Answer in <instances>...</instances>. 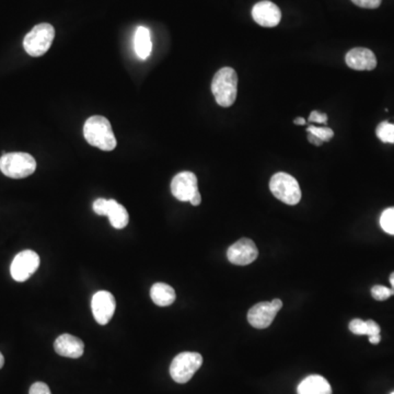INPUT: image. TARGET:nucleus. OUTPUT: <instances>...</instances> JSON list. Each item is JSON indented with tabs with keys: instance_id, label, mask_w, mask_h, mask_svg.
Instances as JSON below:
<instances>
[{
	"instance_id": "obj_1",
	"label": "nucleus",
	"mask_w": 394,
	"mask_h": 394,
	"mask_svg": "<svg viewBox=\"0 0 394 394\" xmlns=\"http://www.w3.org/2000/svg\"><path fill=\"white\" fill-rule=\"evenodd\" d=\"M83 136L91 146L104 152H112L118 145L111 123L101 115H94L85 121Z\"/></svg>"
},
{
	"instance_id": "obj_2",
	"label": "nucleus",
	"mask_w": 394,
	"mask_h": 394,
	"mask_svg": "<svg viewBox=\"0 0 394 394\" xmlns=\"http://www.w3.org/2000/svg\"><path fill=\"white\" fill-rule=\"evenodd\" d=\"M211 91L217 103L222 107H231L238 94V75L231 67H224L215 74Z\"/></svg>"
},
{
	"instance_id": "obj_3",
	"label": "nucleus",
	"mask_w": 394,
	"mask_h": 394,
	"mask_svg": "<svg viewBox=\"0 0 394 394\" xmlns=\"http://www.w3.org/2000/svg\"><path fill=\"white\" fill-rule=\"evenodd\" d=\"M37 161L27 152H3L0 158V171L11 178H24L34 174Z\"/></svg>"
},
{
	"instance_id": "obj_4",
	"label": "nucleus",
	"mask_w": 394,
	"mask_h": 394,
	"mask_svg": "<svg viewBox=\"0 0 394 394\" xmlns=\"http://www.w3.org/2000/svg\"><path fill=\"white\" fill-rule=\"evenodd\" d=\"M55 38V29L50 23L35 25L23 40V48L30 56H43L50 50Z\"/></svg>"
},
{
	"instance_id": "obj_5",
	"label": "nucleus",
	"mask_w": 394,
	"mask_h": 394,
	"mask_svg": "<svg viewBox=\"0 0 394 394\" xmlns=\"http://www.w3.org/2000/svg\"><path fill=\"white\" fill-rule=\"evenodd\" d=\"M269 189L277 200L287 205H297L301 200V189L299 183L293 176L278 172L269 181Z\"/></svg>"
},
{
	"instance_id": "obj_6",
	"label": "nucleus",
	"mask_w": 394,
	"mask_h": 394,
	"mask_svg": "<svg viewBox=\"0 0 394 394\" xmlns=\"http://www.w3.org/2000/svg\"><path fill=\"white\" fill-rule=\"evenodd\" d=\"M202 365V355L194 352L181 353L176 355L171 362V378L178 384H187Z\"/></svg>"
},
{
	"instance_id": "obj_7",
	"label": "nucleus",
	"mask_w": 394,
	"mask_h": 394,
	"mask_svg": "<svg viewBox=\"0 0 394 394\" xmlns=\"http://www.w3.org/2000/svg\"><path fill=\"white\" fill-rule=\"evenodd\" d=\"M282 308V301L274 299L272 301L260 302L252 307L248 312V321L253 328L258 330L269 328L276 317L277 312Z\"/></svg>"
},
{
	"instance_id": "obj_8",
	"label": "nucleus",
	"mask_w": 394,
	"mask_h": 394,
	"mask_svg": "<svg viewBox=\"0 0 394 394\" xmlns=\"http://www.w3.org/2000/svg\"><path fill=\"white\" fill-rule=\"evenodd\" d=\"M40 267V256L32 250H24L14 256L10 274L16 282H25Z\"/></svg>"
},
{
	"instance_id": "obj_9",
	"label": "nucleus",
	"mask_w": 394,
	"mask_h": 394,
	"mask_svg": "<svg viewBox=\"0 0 394 394\" xmlns=\"http://www.w3.org/2000/svg\"><path fill=\"white\" fill-rule=\"evenodd\" d=\"M116 302L114 296L110 291H100L94 293L91 301V309L98 324L105 325L114 315Z\"/></svg>"
},
{
	"instance_id": "obj_10",
	"label": "nucleus",
	"mask_w": 394,
	"mask_h": 394,
	"mask_svg": "<svg viewBox=\"0 0 394 394\" xmlns=\"http://www.w3.org/2000/svg\"><path fill=\"white\" fill-rule=\"evenodd\" d=\"M258 256V250L256 243L248 238H242L228 249L227 258L230 263L240 267H245L253 263Z\"/></svg>"
},
{
	"instance_id": "obj_11",
	"label": "nucleus",
	"mask_w": 394,
	"mask_h": 394,
	"mask_svg": "<svg viewBox=\"0 0 394 394\" xmlns=\"http://www.w3.org/2000/svg\"><path fill=\"white\" fill-rule=\"evenodd\" d=\"M197 191H198V181L193 172L184 171L172 178L171 192L180 202H189Z\"/></svg>"
},
{
	"instance_id": "obj_12",
	"label": "nucleus",
	"mask_w": 394,
	"mask_h": 394,
	"mask_svg": "<svg viewBox=\"0 0 394 394\" xmlns=\"http://www.w3.org/2000/svg\"><path fill=\"white\" fill-rule=\"evenodd\" d=\"M252 17L258 25L274 28L278 25L282 20V12L274 3L264 0L254 5L252 9Z\"/></svg>"
},
{
	"instance_id": "obj_13",
	"label": "nucleus",
	"mask_w": 394,
	"mask_h": 394,
	"mask_svg": "<svg viewBox=\"0 0 394 394\" xmlns=\"http://www.w3.org/2000/svg\"><path fill=\"white\" fill-rule=\"evenodd\" d=\"M345 61L347 66L354 70H373L377 67L375 55L368 48H353L346 54Z\"/></svg>"
},
{
	"instance_id": "obj_14",
	"label": "nucleus",
	"mask_w": 394,
	"mask_h": 394,
	"mask_svg": "<svg viewBox=\"0 0 394 394\" xmlns=\"http://www.w3.org/2000/svg\"><path fill=\"white\" fill-rule=\"evenodd\" d=\"M54 349L61 356L79 358L85 352V344L72 334H61L54 343Z\"/></svg>"
},
{
	"instance_id": "obj_15",
	"label": "nucleus",
	"mask_w": 394,
	"mask_h": 394,
	"mask_svg": "<svg viewBox=\"0 0 394 394\" xmlns=\"http://www.w3.org/2000/svg\"><path fill=\"white\" fill-rule=\"evenodd\" d=\"M298 394H332V388L326 379L319 375H312L301 381Z\"/></svg>"
},
{
	"instance_id": "obj_16",
	"label": "nucleus",
	"mask_w": 394,
	"mask_h": 394,
	"mask_svg": "<svg viewBox=\"0 0 394 394\" xmlns=\"http://www.w3.org/2000/svg\"><path fill=\"white\" fill-rule=\"evenodd\" d=\"M152 301L159 307H168L176 301V295L174 288L165 282H156L150 289Z\"/></svg>"
},
{
	"instance_id": "obj_17",
	"label": "nucleus",
	"mask_w": 394,
	"mask_h": 394,
	"mask_svg": "<svg viewBox=\"0 0 394 394\" xmlns=\"http://www.w3.org/2000/svg\"><path fill=\"white\" fill-rule=\"evenodd\" d=\"M107 216L109 217L110 222L115 229L125 228L129 221V215L124 206L118 204L115 200H109V209Z\"/></svg>"
},
{
	"instance_id": "obj_18",
	"label": "nucleus",
	"mask_w": 394,
	"mask_h": 394,
	"mask_svg": "<svg viewBox=\"0 0 394 394\" xmlns=\"http://www.w3.org/2000/svg\"><path fill=\"white\" fill-rule=\"evenodd\" d=\"M135 52L141 59H147L150 56L152 50V39L149 30L145 27H139L135 33Z\"/></svg>"
},
{
	"instance_id": "obj_19",
	"label": "nucleus",
	"mask_w": 394,
	"mask_h": 394,
	"mask_svg": "<svg viewBox=\"0 0 394 394\" xmlns=\"http://www.w3.org/2000/svg\"><path fill=\"white\" fill-rule=\"evenodd\" d=\"M349 330L356 335H368L369 338L380 335V326L373 320L362 321V319H354L349 323Z\"/></svg>"
},
{
	"instance_id": "obj_20",
	"label": "nucleus",
	"mask_w": 394,
	"mask_h": 394,
	"mask_svg": "<svg viewBox=\"0 0 394 394\" xmlns=\"http://www.w3.org/2000/svg\"><path fill=\"white\" fill-rule=\"evenodd\" d=\"M375 134L382 143L394 144V124H391L388 121L380 123L377 127Z\"/></svg>"
},
{
	"instance_id": "obj_21",
	"label": "nucleus",
	"mask_w": 394,
	"mask_h": 394,
	"mask_svg": "<svg viewBox=\"0 0 394 394\" xmlns=\"http://www.w3.org/2000/svg\"><path fill=\"white\" fill-rule=\"evenodd\" d=\"M307 132L319 138L320 141H322L323 143H328L334 137L333 129H331L328 126L318 127L315 125H310L309 127L307 128Z\"/></svg>"
},
{
	"instance_id": "obj_22",
	"label": "nucleus",
	"mask_w": 394,
	"mask_h": 394,
	"mask_svg": "<svg viewBox=\"0 0 394 394\" xmlns=\"http://www.w3.org/2000/svg\"><path fill=\"white\" fill-rule=\"evenodd\" d=\"M380 226L384 231L394 236V207L388 208L380 217Z\"/></svg>"
},
{
	"instance_id": "obj_23",
	"label": "nucleus",
	"mask_w": 394,
	"mask_h": 394,
	"mask_svg": "<svg viewBox=\"0 0 394 394\" xmlns=\"http://www.w3.org/2000/svg\"><path fill=\"white\" fill-rule=\"evenodd\" d=\"M371 295L375 300L384 301L394 295V291L392 288H388L386 286L375 285L371 288Z\"/></svg>"
},
{
	"instance_id": "obj_24",
	"label": "nucleus",
	"mask_w": 394,
	"mask_h": 394,
	"mask_svg": "<svg viewBox=\"0 0 394 394\" xmlns=\"http://www.w3.org/2000/svg\"><path fill=\"white\" fill-rule=\"evenodd\" d=\"M107 209H109V200L105 198H98L94 203V211L98 216H107Z\"/></svg>"
},
{
	"instance_id": "obj_25",
	"label": "nucleus",
	"mask_w": 394,
	"mask_h": 394,
	"mask_svg": "<svg viewBox=\"0 0 394 394\" xmlns=\"http://www.w3.org/2000/svg\"><path fill=\"white\" fill-rule=\"evenodd\" d=\"M29 394H52L48 384L44 382H35L30 388Z\"/></svg>"
},
{
	"instance_id": "obj_26",
	"label": "nucleus",
	"mask_w": 394,
	"mask_h": 394,
	"mask_svg": "<svg viewBox=\"0 0 394 394\" xmlns=\"http://www.w3.org/2000/svg\"><path fill=\"white\" fill-rule=\"evenodd\" d=\"M352 1L362 8L375 9L381 5L382 0H352Z\"/></svg>"
},
{
	"instance_id": "obj_27",
	"label": "nucleus",
	"mask_w": 394,
	"mask_h": 394,
	"mask_svg": "<svg viewBox=\"0 0 394 394\" xmlns=\"http://www.w3.org/2000/svg\"><path fill=\"white\" fill-rule=\"evenodd\" d=\"M309 122L318 123V124H328V115L325 113H320L318 111H312L309 116Z\"/></svg>"
},
{
	"instance_id": "obj_28",
	"label": "nucleus",
	"mask_w": 394,
	"mask_h": 394,
	"mask_svg": "<svg viewBox=\"0 0 394 394\" xmlns=\"http://www.w3.org/2000/svg\"><path fill=\"white\" fill-rule=\"evenodd\" d=\"M189 203L192 204L193 206H198L200 203H202V196H200V191H197L195 193L194 196L192 197V200H189Z\"/></svg>"
},
{
	"instance_id": "obj_29",
	"label": "nucleus",
	"mask_w": 394,
	"mask_h": 394,
	"mask_svg": "<svg viewBox=\"0 0 394 394\" xmlns=\"http://www.w3.org/2000/svg\"><path fill=\"white\" fill-rule=\"evenodd\" d=\"M308 141H309V143H311V144L315 145V146L318 147L321 146V145L323 144L322 141H320L319 138L313 136V135H311V134H308Z\"/></svg>"
},
{
	"instance_id": "obj_30",
	"label": "nucleus",
	"mask_w": 394,
	"mask_h": 394,
	"mask_svg": "<svg viewBox=\"0 0 394 394\" xmlns=\"http://www.w3.org/2000/svg\"><path fill=\"white\" fill-rule=\"evenodd\" d=\"M293 123H295L296 125H306L307 121L304 120V118H295V121H293Z\"/></svg>"
},
{
	"instance_id": "obj_31",
	"label": "nucleus",
	"mask_w": 394,
	"mask_h": 394,
	"mask_svg": "<svg viewBox=\"0 0 394 394\" xmlns=\"http://www.w3.org/2000/svg\"><path fill=\"white\" fill-rule=\"evenodd\" d=\"M381 341V336H373V338H369V342L371 344H379V342Z\"/></svg>"
},
{
	"instance_id": "obj_32",
	"label": "nucleus",
	"mask_w": 394,
	"mask_h": 394,
	"mask_svg": "<svg viewBox=\"0 0 394 394\" xmlns=\"http://www.w3.org/2000/svg\"><path fill=\"white\" fill-rule=\"evenodd\" d=\"M5 365V358H3V355L0 353V369Z\"/></svg>"
},
{
	"instance_id": "obj_33",
	"label": "nucleus",
	"mask_w": 394,
	"mask_h": 394,
	"mask_svg": "<svg viewBox=\"0 0 394 394\" xmlns=\"http://www.w3.org/2000/svg\"><path fill=\"white\" fill-rule=\"evenodd\" d=\"M390 282H391L392 289L394 291V272L390 275Z\"/></svg>"
},
{
	"instance_id": "obj_34",
	"label": "nucleus",
	"mask_w": 394,
	"mask_h": 394,
	"mask_svg": "<svg viewBox=\"0 0 394 394\" xmlns=\"http://www.w3.org/2000/svg\"><path fill=\"white\" fill-rule=\"evenodd\" d=\"M391 394H394V392H392V393H391Z\"/></svg>"
}]
</instances>
